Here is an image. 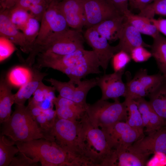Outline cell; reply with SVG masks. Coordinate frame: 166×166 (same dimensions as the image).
Wrapping results in <instances>:
<instances>
[{"label": "cell", "mask_w": 166, "mask_h": 166, "mask_svg": "<svg viewBox=\"0 0 166 166\" xmlns=\"http://www.w3.org/2000/svg\"><path fill=\"white\" fill-rule=\"evenodd\" d=\"M118 44L116 45L118 52L124 51L129 55L134 48L140 46L151 48L144 42L141 33L127 20L122 29Z\"/></svg>", "instance_id": "ac0fdd59"}, {"label": "cell", "mask_w": 166, "mask_h": 166, "mask_svg": "<svg viewBox=\"0 0 166 166\" xmlns=\"http://www.w3.org/2000/svg\"><path fill=\"white\" fill-rule=\"evenodd\" d=\"M149 101L166 125V78L148 95Z\"/></svg>", "instance_id": "cb8c5ba5"}, {"label": "cell", "mask_w": 166, "mask_h": 166, "mask_svg": "<svg viewBox=\"0 0 166 166\" xmlns=\"http://www.w3.org/2000/svg\"><path fill=\"white\" fill-rule=\"evenodd\" d=\"M27 107L32 116L35 118L43 112V110L34 101L32 98H30L29 99V103Z\"/></svg>", "instance_id": "ee69618b"}, {"label": "cell", "mask_w": 166, "mask_h": 166, "mask_svg": "<svg viewBox=\"0 0 166 166\" xmlns=\"http://www.w3.org/2000/svg\"><path fill=\"white\" fill-rule=\"evenodd\" d=\"M47 3H49L52 0H45Z\"/></svg>", "instance_id": "c3c4849f"}, {"label": "cell", "mask_w": 166, "mask_h": 166, "mask_svg": "<svg viewBox=\"0 0 166 166\" xmlns=\"http://www.w3.org/2000/svg\"><path fill=\"white\" fill-rule=\"evenodd\" d=\"M43 113L52 127L57 116L55 110L53 109H49L44 110Z\"/></svg>", "instance_id": "bcb514c9"}, {"label": "cell", "mask_w": 166, "mask_h": 166, "mask_svg": "<svg viewBox=\"0 0 166 166\" xmlns=\"http://www.w3.org/2000/svg\"><path fill=\"white\" fill-rule=\"evenodd\" d=\"M11 85L6 79L2 78L0 82V123L7 121L11 116V108L15 103Z\"/></svg>", "instance_id": "603a6c76"}, {"label": "cell", "mask_w": 166, "mask_h": 166, "mask_svg": "<svg viewBox=\"0 0 166 166\" xmlns=\"http://www.w3.org/2000/svg\"><path fill=\"white\" fill-rule=\"evenodd\" d=\"M125 17L121 14L104 20L93 27L109 42L119 39L124 25Z\"/></svg>", "instance_id": "44dd1931"}, {"label": "cell", "mask_w": 166, "mask_h": 166, "mask_svg": "<svg viewBox=\"0 0 166 166\" xmlns=\"http://www.w3.org/2000/svg\"><path fill=\"white\" fill-rule=\"evenodd\" d=\"M6 136L1 134L0 136V166H9L15 155L19 152L14 146L15 141Z\"/></svg>", "instance_id": "f546056e"}, {"label": "cell", "mask_w": 166, "mask_h": 166, "mask_svg": "<svg viewBox=\"0 0 166 166\" xmlns=\"http://www.w3.org/2000/svg\"><path fill=\"white\" fill-rule=\"evenodd\" d=\"M0 35L19 46L24 53H29L32 50L22 32L11 22L8 14V9H0Z\"/></svg>", "instance_id": "e0dca14e"}, {"label": "cell", "mask_w": 166, "mask_h": 166, "mask_svg": "<svg viewBox=\"0 0 166 166\" xmlns=\"http://www.w3.org/2000/svg\"><path fill=\"white\" fill-rule=\"evenodd\" d=\"M139 15L150 19L156 14L166 16V0H155L140 11Z\"/></svg>", "instance_id": "d6a6232c"}, {"label": "cell", "mask_w": 166, "mask_h": 166, "mask_svg": "<svg viewBox=\"0 0 166 166\" xmlns=\"http://www.w3.org/2000/svg\"><path fill=\"white\" fill-rule=\"evenodd\" d=\"M124 70L112 73L104 74L97 77V84L100 88L102 96L101 99L107 100L119 99L121 97H125L127 95V88L122 80Z\"/></svg>", "instance_id": "9a60e30c"}, {"label": "cell", "mask_w": 166, "mask_h": 166, "mask_svg": "<svg viewBox=\"0 0 166 166\" xmlns=\"http://www.w3.org/2000/svg\"><path fill=\"white\" fill-rule=\"evenodd\" d=\"M124 16L127 21L141 34L150 36L153 39L160 34L156 27L147 18L138 14H134L130 10Z\"/></svg>", "instance_id": "d4e9b609"}, {"label": "cell", "mask_w": 166, "mask_h": 166, "mask_svg": "<svg viewBox=\"0 0 166 166\" xmlns=\"http://www.w3.org/2000/svg\"><path fill=\"white\" fill-rule=\"evenodd\" d=\"M32 74V67L18 66L9 72L6 80L11 86L20 88L30 80Z\"/></svg>", "instance_id": "f1b7e54d"}, {"label": "cell", "mask_w": 166, "mask_h": 166, "mask_svg": "<svg viewBox=\"0 0 166 166\" xmlns=\"http://www.w3.org/2000/svg\"><path fill=\"white\" fill-rule=\"evenodd\" d=\"M44 63L46 67L61 72L70 80H81L89 74L101 73L96 54L93 50L84 48L65 55L48 53L45 57Z\"/></svg>", "instance_id": "7a4b0ae2"}, {"label": "cell", "mask_w": 166, "mask_h": 166, "mask_svg": "<svg viewBox=\"0 0 166 166\" xmlns=\"http://www.w3.org/2000/svg\"><path fill=\"white\" fill-rule=\"evenodd\" d=\"M165 77L160 73L149 75L146 69H140L126 84L127 93L125 98L135 100L148 96Z\"/></svg>", "instance_id": "8fae6325"}, {"label": "cell", "mask_w": 166, "mask_h": 166, "mask_svg": "<svg viewBox=\"0 0 166 166\" xmlns=\"http://www.w3.org/2000/svg\"><path fill=\"white\" fill-rule=\"evenodd\" d=\"M110 148L115 151L126 149L141 136L126 122L118 121L101 129Z\"/></svg>", "instance_id": "30bf717a"}, {"label": "cell", "mask_w": 166, "mask_h": 166, "mask_svg": "<svg viewBox=\"0 0 166 166\" xmlns=\"http://www.w3.org/2000/svg\"><path fill=\"white\" fill-rule=\"evenodd\" d=\"M39 22L31 16L22 30L32 50L39 31Z\"/></svg>", "instance_id": "1f68e13d"}, {"label": "cell", "mask_w": 166, "mask_h": 166, "mask_svg": "<svg viewBox=\"0 0 166 166\" xmlns=\"http://www.w3.org/2000/svg\"><path fill=\"white\" fill-rule=\"evenodd\" d=\"M128 112V117L126 122L131 127L136 130L140 134L141 137L144 136L143 120L135 100L125 97L124 101Z\"/></svg>", "instance_id": "83f0119b"}, {"label": "cell", "mask_w": 166, "mask_h": 166, "mask_svg": "<svg viewBox=\"0 0 166 166\" xmlns=\"http://www.w3.org/2000/svg\"><path fill=\"white\" fill-rule=\"evenodd\" d=\"M141 114L145 132L148 134L152 133L165 125L164 121L153 109L149 101L144 97L134 100Z\"/></svg>", "instance_id": "ffe728a7"}, {"label": "cell", "mask_w": 166, "mask_h": 166, "mask_svg": "<svg viewBox=\"0 0 166 166\" xmlns=\"http://www.w3.org/2000/svg\"><path fill=\"white\" fill-rule=\"evenodd\" d=\"M79 121L74 122L57 116L50 132L55 141L60 146L79 162L81 166H87L78 145Z\"/></svg>", "instance_id": "52a82bcc"}, {"label": "cell", "mask_w": 166, "mask_h": 166, "mask_svg": "<svg viewBox=\"0 0 166 166\" xmlns=\"http://www.w3.org/2000/svg\"><path fill=\"white\" fill-rule=\"evenodd\" d=\"M81 31L73 29L53 33L40 44L33 47L26 59L29 64L35 62L40 53H50L60 55L71 53L84 48V38Z\"/></svg>", "instance_id": "5b68a950"}, {"label": "cell", "mask_w": 166, "mask_h": 166, "mask_svg": "<svg viewBox=\"0 0 166 166\" xmlns=\"http://www.w3.org/2000/svg\"><path fill=\"white\" fill-rule=\"evenodd\" d=\"M85 112L92 123L101 129L118 121L126 122L128 117L125 104L119 99L110 102L100 99L93 104H88Z\"/></svg>", "instance_id": "8992f818"}, {"label": "cell", "mask_w": 166, "mask_h": 166, "mask_svg": "<svg viewBox=\"0 0 166 166\" xmlns=\"http://www.w3.org/2000/svg\"><path fill=\"white\" fill-rule=\"evenodd\" d=\"M151 52L162 74L166 78V38L160 34L154 38Z\"/></svg>", "instance_id": "4316f807"}, {"label": "cell", "mask_w": 166, "mask_h": 166, "mask_svg": "<svg viewBox=\"0 0 166 166\" xmlns=\"http://www.w3.org/2000/svg\"><path fill=\"white\" fill-rule=\"evenodd\" d=\"M83 1L85 12L84 26L87 29L93 27L104 20L123 14L110 0Z\"/></svg>", "instance_id": "7c38bea8"}, {"label": "cell", "mask_w": 166, "mask_h": 166, "mask_svg": "<svg viewBox=\"0 0 166 166\" xmlns=\"http://www.w3.org/2000/svg\"><path fill=\"white\" fill-rule=\"evenodd\" d=\"M155 0H129V4L134 9H138L140 11Z\"/></svg>", "instance_id": "b9f144b4"}, {"label": "cell", "mask_w": 166, "mask_h": 166, "mask_svg": "<svg viewBox=\"0 0 166 166\" xmlns=\"http://www.w3.org/2000/svg\"><path fill=\"white\" fill-rule=\"evenodd\" d=\"M50 86L45 85L42 81L34 93L32 98L34 101L38 104L43 101L45 97L46 94Z\"/></svg>", "instance_id": "f35d334b"}, {"label": "cell", "mask_w": 166, "mask_h": 166, "mask_svg": "<svg viewBox=\"0 0 166 166\" xmlns=\"http://www.w3.org/2000/svg\"><path fill=\"white\" fill-rule=\"evenodd\" d=\"M117 9L124 15L130 10L128 9L129 0H110Z\"/></svg>", "instance_id": "60d3db41"}, {"label": "cell", "mask_w": 166, "mask_h": 166, "mask_svg": "<svg viewBox=\"0 0 166 166\" xmlns=\"http://www.w3.org/2000/svg\"><path fill=\"white\" fill-rule=\"evenodd\" d=\"M18 0H0V9H10L14 6Z\"/></svg>", "instance_id": "7dc6e473"}, {"label": "cell", "mask_w": 166, "mask_h": 166, "mask_svg": "<svg viewBox=\"0 0 166 166\" xmlns=\"http://www.w3.org/2000/svg\"><path fill=\"white\" fill-rule=\"evenodd\" d=\"M8 10L11 22L18 30H22L31 16L28 11L14 6Z\"/></svg>", "instance_id": "4dcf8cb0"}, {"label": "cell", "mask_w": 166, "mask_h": 166, "mask_svg": "<svg viewBox=\"0 0 166 166\" xmlns=\"http://www.w3.org/2000/svg\"><path fill=\"white\" fill-rule=\"evenodd\" d=\"M130 55L131 59L136 62H141L147 61L152 56L151 52L142 46L133 49Z\"/></svg>", "instance_id": "8d00e7d4"}, {"label": "cell", "mask_w": 166, "mask_h": 166, "mask_svg": "<svg viewBox=\"0 0 166 166\" xmlns=\"http://www.w3.org/2000/svg\"><path fill=\"white\" fill-rule=\"evenodd\" d=\"M39 162L36 159H33L24 153L20 152L13 159L9 166H37Z\"/></svg>", "instance_id": "d590c367"}, {"label": "cell", "mask_w": 166, "mask_h": 166, "mask_svg": "<svg viewBox=\"0 0 166 166\" xmlns=\"http://www.w3.org/2000/svg\"><path fill=\"white\" fill-rule=\"evenodd\" d=\"M49 4L41 3L32 5L29 10L31 16L41 22Z\"/></svg>", "instance_id": "74e56055"}, {"label": "cell", "mask_w": 166, "mask_h": 166, "mask_svg": "<svg viewBox=\"0 0 166 166\" xmlns=\"http://www.w3.org/2000/svg\"><path fill=\"white\" fill-rule=\"evenodd\" d=\"M16 50L14 44L8 39L0 36V61L8 58Z\"/></svg>", "instance_id": "e575fe53"}, {"label": "cell", "mask_w": 166, "mask_h": 166, "mask_svg": "<svg viewBox=\"0 0 166 166\" xmlns=\"http://www.w3.org/2000/svg\"><path fill=\"white\" fill-rule=\"evenodd\" d=\"M45 3H48L45 0H18L14 6L29 11V8L33 5Z\"/></svg>", "instance_id": "ab89813d"}, {"label": "cell", "mask_w": 166, "mask_h": 166, "mask_svg": "<svg viewBox=\"0 0 166 166\" xmlns=\"http://www.w3.org/2000/svg\"><path fill=\"white\" fill-rule=\"evenodd\" d=\"M58 7L69 27L81 32L85 19L83 0H62Z\"/></svg>", "instance_id": "2e32d148"}, {"label": "cell", "mask_w": 166, "mask_h": 166, "mask_svg": "<svg viewBox=\"0 0 166 166\" xmlns=\"http://www.w3.org/2000/svg\"><path fill=\"white\" fill-rule=\"evenodd\" d=\"M32 70V74L30 80L21 87L14 94L15 103L16 105H24L26 100L33 94L40 83L47 75L33 67Z\"/></svg>", "instance_id": "7402d4cb"}, {"label": "cell", "mask_w": 166, "mask_h": 166, "mask_svg": "<svg viewBox=\"0 0 166 166\" xmlns=\"http://www.w3.org/2000/svg\"><path fill=\"white\" fill-rule=\"evenodd\" d=\"M84 37L96 54L101 67L105 72L109 61L114 54L118 52L116 46L110 45L108 40L93 27L87 29L84 34Z\"/></svg>", "instance_id": "5bb4252c"}, {"label": "cell", "mask_w": 166, "mask_h": 166, "mask_svg": "<svg viewBox=\"0 0 166 166\" xmlns=\"http://www.w3.org/2000/svg\"><path fill=\"white\" fill-rule=\"evenodd\" d=\"M128 149L148 156L156 153L166 156V125L146 136L142 137Z\"/></svg>", "instance_id": "4fadbf2b"}, {"label": "cell", "mask_w": 166, "mask_h": 166, "mask_svg": "<svg viewBox=\"0 0 166 166\" xmlns=\"http://www.w3.org/2000/svg\"><path fill=\"white\" fill-rule=\"evenodd\" d=\"M35 119L41 128L50 131L51 127L48 122L43 112V113L36 117Z\"/></svg>", "instance_id": "f6af8a7d"}, {"label": "cell", "mask_w": 166, "mask_h": 166, "mask_svg": "<svg viewBox=\"0 0 166 166\" xmlns=\"http://www.w3.org/2000/svg\"><path fill=\"white\" fill-rule=\"evenodd\" d=\"M60 0H52L41 21L39 31L33 46L38 45L53 33L69 29L66 20L58 7Z\"/></svg>", "instance_id": "9c48e42d"}, {"label": "cell", "mask_w": 166, "mask_h": 166, "mask_svg": "<svg viewBox=\"0 0 166 166\" xmlns=\"http://www.w3.org/2000/svg\"><path fill=\"white\" fill-rule=\"evenodd\" d=\"M1 134L15 141H27L43 138L54 141L50 131L38 125L28 107L16 104L9 119L3 122Z\"/></svg>", "instance_id": "3957f363"}, {"label": "cell", "mask_w": 166, "mask_h": 166, "mask_svg": "<svg viewBox=\"0 0 166 166\" xmlns=\"http://www.w3.org/2000/svg\"><path fill=\"white\" fill-rule=\"evenodd\" d=\"M131 59L130 55L124 51H120L115 53L111 59L112 65L114 71L117 72L124 70Z\"/></svg>", "instance_id": "836d02e7"}, {"label": "cell", "mask_w": 166, "mask_h": 166, "mask_svg": "<svg viewBox=\"0 0 166 166\" xmlns=\"http://www.w3.org/2000/svg\"><path fill=\"white\" fill-rule=\"evenodd\" d=\"M19 152L36 159L42 166H81L55 141L43 138L27 141H15Z\"/></svg>", "instance_id": "277c9868"}, {"label": "cell", "mask_w": 166, "mask_h": 166, "mask_svg": "<svg viewBox=\"0 0 166 166\" xmlns=\"http://www.w3.org/2000/svg\"><path fill=\"white\" fill-rule=\"evenodd\" d=\"M150 19L159 31L166 36V19L159 18L156 19L154 18Z\"/></svg>", "instance_id": "7bdbcfd3"}, {"label": "cell", "mask_w": 166, "mask_h": 166, "mask_svg": "<svg viewBox=\"0 0 166 166\" xmlns=\"http://www.w3.org/2000/svg\"><path fill=\"white\" fill-rule=\"evenodd\" d=\"M78 143L87 166H114L116 151L110 147L103 131L92 123L86 112L79 121Z\"/></svg>", "instance_id": "6da1fadb"}, {"label": "cell", "mask_w": 166, "mask_h": 166, "mask_svg": "<svg viewBox=\"0 0 166 166\" xmlns=\"http://www.w3.org/2000/svg\"><path fill=\"white\" fill-rule=\"evenodd\" d=\"M61 96L71 100L86 108V98L89 91L97 86V77L90 79L62 82L50 78L46 79Z\"/></svg>", "instance_id": "ba28073f"}, {"label": "cell", "mask_w": 166, "mask_h": 166, "mask_svg": "<svg viewBox=\"0 0 166 166\" xmlns=\"http://www.w3.org/2000/svg\"><path fill=\"white\" fill-rule=\"evenodd\" d=\"M57 117L74 122L78 121L85 112L86 108L60 95L53 101Z\"/></svg>", "instance_id": "d6986e66"}, {"label": "cell", "mask_w": 166, "mask_h": 166, "mask_svg": "<svg viewBox=\"0 0 166 166\" xmlns=\"http://www.w3.org/2000/svg\"><path fill=\"white\" fill-rule=\"evenodd\" d=\"M114 166H146L148 156L138 153L128 148L116 151Z\"/></svg>", "instance_id": "484cf974"}]
</instances>
